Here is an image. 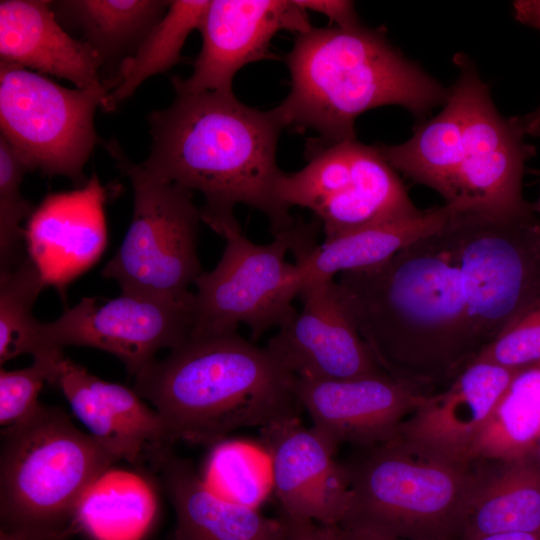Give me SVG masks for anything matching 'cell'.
Instances as JSON below:
<instances>
[{
  "label": "cell",
  "mask_w": 540,
  "mask_h": 540,
  "mask_svg": "<svg viewBox=\"0 0 540 540\" xmlns=\"http://www.w3.org/2000/svg\"><path fill=\"white\" fill-rule=\"evenodd\" d=\"M209 0H174L133 55L120 64L109 91L113 110L149 77L163 73L182 60L188 35L201 26Z\"/></svg>",
  "instance_id": "cell-26"
},
{
  "label": "cell",
  "mask_w": 540,
  "mask_h": 540,
  "mask_svg": "<svg viewBox=\"0 0 540 540\" xmlns=\"http://www.w3.org/2000/svg\"><path fill=\"white\" fill-rule=\"evenodd\" d=\"M294 390L312 427L337 448L389 440L428 395L387 373L334 380L296 377Z\"/></svg>",
  "instance_id": "cell-15"
},
{
  "label": "cell",
  "mask_w": 540,
  "mask_h": 540,
  "mask_svg": "<svg viewBox=\"0 0 540 540\" xmlns=\"http://www.w3.org/2000/svg\"><path fill=\"white\" fill-rule=\"evenodd\" d=\"M306 11H314L328 17L336 27L351 28L361 23L352 1L346 0H295Z\"/></svg>",
  "instance_id": "cell-33"
},
{
  "label": "cell",
  "mask_w": 540,
  "mask_h": 540,
  "mask_svg": "<svg viewBox=\"0 0 540 540\" xmlns=\"http://www.w3.org/2000/svg\"><path fill=\"white\" fill-rule=\"evenodd\" d=\"M307 11L295 0H213L199 31L202 48L187 79L173 87L189 92L232 93L236 73L245 65L276 56L270 45L281 30L311 29Z\"/></svg>",
  "instance_id": "cell-13"
},
{
  "label": "cell",
  "mask_w": 540,
  "mask_h": 540,
  "mask_svg": "<svg viewBox=\"0 0 540 540\" xmlns=\"http://www.w3.org/2000/svg\"><path fill=\"white\" fill-rule=\"evenodd\" d=\"M0 532L68 540L81 504L120 459L58 407L1 429Z\"/></svg>",
  "instance_id": "cell-6"
},
{
  "label": "cell",
  "mask_w": 540,
  "mask_h": 540,
  "mask_svg": "<svg viewBox=\"0 0 540 540\" xmlns=\"http://www.w3.org/2000/svg\"><path fill=\"white\" fill-rule=\"evenodd\" d=\"M341 527V526H340ZM345 540H410L374 535L359 530L341 527Z\"/></svg>",
  "instance_id": "cell-37"
},
{
  "label": "cell",
  "mask_w": 540,
  "mask_h": 540,
  "mask_svg": "<svg viewBox=\"0 0 540 540\" xmlns=\"http://www.w3.org/2000/svg\"><path fill=\"white\" fill-rule=\"evenodd\" d=\"M539 199H540V197H539Z\"/></svg>",
  "instance_id": "cell-41"
},
{
  "label": "cell",
  "mask_w": 540,
  "mask_h": 540,
  "mask_svg": "<svg viewBox=\"0 0 540 540\" xmlns=\"http://www.w3.org/2000/svg\"><path fill=\"white\" fill-rule=\"evenodd\" d=\"M302 309L265 346L299 378L334 380L386 373L349 316L335 279L312 283L298 294Z\"/></svg>",
  "instance_id": "cell-14"
},
{
  "label": "cell",
  "mask_w": 540,
  "mask_h": 540,
  "mask_svg": "<svg viewBox=\"0 0 540 540\" xmlns=\"http://www.w3.org/2000/svg\"><path fill=\"white\" fill-rule=\"evenodd\" d=\"M174 89L171 105L149 115L152 145L142 170L199 191L201 219L219 235L238 223V204L263 213L272 235L291 229L296 221L278 195L284 172L276 153L285 125L277 109L249 107L233 92Z\"/></svg>",
  "instance_id": "cell-2"
},
{
  "label": "cell",
  "mask_w": 540,
  "mask_h": 540,
  "mask_svg": "<svg viewBox=\"0 0 540 540\" xmlns=\"http://www.w3.org/2000/svg\"><path fill=\"white\" fill-rule=\"evenodd\" d=\"M302 225L296 221L267 244L252 242L239 224L222 232L226 245L219 262L194 282L191 337L233 333L243 324L253 341L297 312L292 305L299 292L295 266L286 256Z\"/></svg>",
  "instance_id": "cell-9"
},
{
  "label": "cell",
  "mask_w": 540,
  "mask_h": 540,
  "mask_svg": "<svg viewBox=\"0 0 540 540\" xmlns=\"http://www.w3.org/2000/svg\"><path fill=\"white\" fill-rule=\"evenodd\" d=\"M169 4L163 0H64L52 1V9L59 22L81 32V40L95 49L103 66L117 62L119 68Z\"/></svg>",
  "instance_id": "cell-23"
},
{
  "label": "cell",
  "mask_w": 540,
  "mask_h": 540,
  "mask_svg": "<svg viewBox=\"0 0 540 540\" xmlns=\"http://www.w3.org/2000/svg\"><path fill=\"white\" fill-rule=\"evenodd\" d=\"M193 309L192 292L179 298L122 292L101 304L85 297L56 320L42 323V338L52 350L86 346L106 351L134 377L160 349L172 350L191 336Z\"/></svg>",
  "instance_id": "cell-12"
},
{
  "label": "cell",
  "mask_w": 540,
  "mask_h": 540,
  "mask_svg": "<svg viewBox=\"0 0 540 540\" xmlns=\"http://www.w3.org/2000/svg\"><path fill=\"white\" fill-rule=\"evenodd\" d=\"M472 540H540V531L496 533L480 536Z\"/></svg>",
  "instance_id": "cell-36"
},
{
  "label": "cell",
  "mask_w": 540,
  "mask_h": 540,
  "mask_svg": "<svg viewBox=\"0 0 540 540\" xmlns=\"http://www.w3.org/2000/svg\"><path fill=\"white\" fill-rule=\"evenodd\" d=\"M30 171L25 161L0 136V274L16 268L27 256L25 229L35 207L21 193V183Z\"/></svg>",
  "instance_id": "cell-29"
},
{
  "label": "cell",
  "mask_w": 540,
  "mask_h": 540,
  "mask_svg": "<svg viewBox=\"0 0 540 540\" xmlns=\"http://www.w3.org/2000/svg\"><path fill=\"white\" fill-rule=\"evenodd\" d=\"M176 514V540H287L282 518L227 500L167 447L150 462Z\"/></svg>",
  "instance_id": "cell-21"
},
{
  "label": "cell",
  "mask_w": 540,
  "mask_h": 540,
  "mask_svg": "<svg viewBox=\"0 0 540 540\" xmlns=\"http://www.w3.org/2000/svg\"><path fill=\"white\" fill-rule=\"evenodd\" d=\"M460 68L441 112L398 145L377 146L396 170L437 191L454 209L520 211L522 176L534 147L518 118H503L476 67L457 54Z\"/></svg>",
  "instance_id": "cell-4"
},
{
  "label": "cell",
  "mask_w": 540,
  "mask_h": 540,
  "mask_svg": "<svg viewBox=\"0 0 540 540\" xmlns=\"http://www.w3.org/2000/svg\"><path fill=\"white\" fill-rule=\"evenodd\" d=\"M450 210L445 204L421 210L414 216L371 224L310 247L295 256L299 292L309 284L334 280L341 273L388 260L402 248L438 229Z\"/></svg>",
  "instance_id": "cell-22"
},
{
  "label": "cell",
  "mask_w": 540,
  "mask_h": 540,
  "mask_svg": "<svg viewBox=\"0 0 540 540\" xmlns=\"http://www.w3.org/2000/svg\"><path fill=\"white\" fill-rule=\"evenodd\" d=\"M483 479L464 521L462 540L540 531V467L529 457L503 462Z\"/></svg>",
  "instance_id": "cell-24"
},
{
  "label": "cell",
  "mask_w": 540,
  "mask_h": 540,
  "mask_svg": "<svg viewBox=\"0 0 540 540\" xmlns=\"http://www.w3.org/2000/svg\"><path fill=\"white\" fill-rule=\"evenodd\" d=\"M538 448H539V451H540V439L538 441V444H537Z\"/></svg>",
  "instance_id": "cell-40"
},
{
  "label": "cell",
  "mask_w": 540,
  "mask_h": 540,
  "mask_svg": "<svg viewBox=\"0 0 540 540\" xmlns=\"http://www.w3.org/2000/svg\"><path fill=\"white\" fill-rule=\"evenodd\" d=\"M540 439V363L519 368L494 406L471 462L529 457Z\"/></svg>",
  "instance_id": "cell-25"
},
{
  "label": "cell",
  "mask_w": 540,
  "mask_h": 540,
  "mask_svg": "<svg viewBox=\"0 0 540 540\" xmlns=\"http://www.w3.org/2000/svg\"><path fill=\"white\" fill-rule=\"evenodd\" d=\"M210 447L200 474L204 482L227 500L259 509L273 487L264 448L228 438Z\"/></svg>",
  "instance_id": "cell-28"
},
{
  "label": "cell",
  "mask_w": 540,
  "mask_h": 540,
  "mask_svg": "<svg viewBox=\"0 0 540 540\" xmlns=\"http://www.w3.org/2000/svg\"><path fill=\"white\" fill-rule=\"evenodd\" d=\"M474 359L510 369L540 363V300L504 329Z\"/></svg>",
  "instance_id": "cell-31"
},
{
  "label": "cell",
  "mask_w": 540,
  "mask_h": 540,
  "mask_svg": "<svg viewBox=\"0 0 540 540\" xmlns=\"http://www.w3.org/2000/svg\"><path fill=\"white\" fill-rule=\"evenodd\" d=\"M133 189V214L103 277L115 280L123 293L184 297L202 273L197 239L200 209L193 192L146 174L116 142L106 144Z\"/></svg>",
  "instance_id": "cell-8"
},
{
  "label": "cell",
  "mask_w": 540,
  "mask_h": 540,
  "mask_svg": "<svg viewBox=\"0 0 540 540\" xmlns=\"http://www.w3.org/2000/svg\"><path fill=\"white\" fill-rule=\"evenodd\" d=\"M307 164L283 173L278 195L288 207L309 209L329 240L347 232L421 212L377 146L355 139H308Z\"/></svg>",
  "instance_id": "cell-11"
},
{
  "label": "cell",
  "mask_w": 540,
  "mask_h": 540,
  "mask_svg": "<svg viewBox=\"0 0 540 540\" xmlns=\"http://www.w3.org/2000/svg\"><path fill=\"white\" fill-rule=\"evenodd\" d=\"M55 385L86 432L120 460L138 464L172 447L157 411L134 388L103 380L65 355Z\"/></svg>",
  "instance_id": "cell-18"
},
{
  "label": "cell",
  "mask_w": 540,
  "mask_h": 540,
  "mask_svg": "<svg viewBox=\"0 0 540 540\" xmlns=\"http://www.w3.org/2000/svg\"><path fill=\"white\" fill-rule=\"evenodd\" d=\"M441 226L378 265L335 278L379 366L417 387L455 377L481 351L476 290Z\"/></svg>",
  "instance_id": "cell-1"
},
{
  "label": "cell",
  "mask_w": 540,
  "mask_h": 540,
  "mask_svg": "<svg viewBox=\"0 0 540 540\" xmlns=\"http://www.w3.org/2000/svg\"><path fill=\"white\" fill-rule=\"evenodd\" d=\"M533 209L535 213L538 215L539 221H540V199L533 205Z\"/></svg>",
  "instance_id": "cell-38"
},
{
  "label": "cell",
  "mask_w": 540,
  "mask_h": 540,
  "mask_svg": "<svg viewBox=\"0 0 540 540\" xmlns=\"http://www.w3.org/2000/svg\"><path fill=\"white\" fill-rule=\"evenodd\" d=\"M261 431L282 514L341 525L349 510L350 490L343 465L335 459L337 447L298 418Z\"/></svg>",
  "instance_id": "cell-16"
},
{
  "label": "cell",
  "mask_w": 540,
  "mask_h": 540,
  "mask_svg": "<svg viewBox=\"0 0 540 540\" xmlns=\"http://www.w3.org/2000/svg\"><path fill=\"white\" fill-rule=\"evenodd\" d=\"M342 463L350 490L339 526L410 540H462L467 511L484 477L390 438Z\"/></svg>",
  "instance_id": "cell-7"
},
{
  "label": "cell",
  "mask_w": 540,
  "mask_h": 540,
  "mask_svg": "<svg viewBox=\"0 0 540 540\" xmlns=\"http://www.w3.org/2000/svg\"><path fill=\"white\" fill-rule=\"evenodd\" d=\"M64 354L36 358L30 366L0 369V425L2 429L30 418L40 407L39 393L45 382L55 385L57 370Z\"/></svg>",
  "instance_id": "cell-30"
},
{
  "label": "cell",
  "mask_w": 540,
  "mask_h": 540,
  "mask_svg": "<svg viewBox=\"0 0 540 540\" xmlns=\"http://www.w3.org/2000/svg\"><path fill=\"white\" fill-rule=\"evenodd\" d=\"M1 62L16 64L109 93L101 81L102 60L87 42L63 28L47 0H1Z\"/></svg>",
  "instance_id": "cell-20"
},
{
  "label": "cell",
  "mask_w": 540,
  "mask_h": 540,
  "mask_svg": "<svg viewBox=\"0 0 540 540\" xmlns=\"http://www.w3.org/2000/svg\"><path fill=\"white\" fill-rule=\"evenodd\" d=\"M285 62L291 89L275 108L285 127L313 130L325 143L355 139V120L367 110L398 105L420 117L448 96L381 31L361 24L297 34Z\"/></svg>",
  "instance_id": "cell-5"
},
{
  "label": "cell",
  "mask_w": 540,
  "mask_h": 540,
  "mask_svg": "<svg viewBox=\"0 0 540 540\" xmlns=\"http://www.w3.org/2000/svg\"><path fill=\"white\" fill-rule=\"evenodd\" d=\"M513 6L519 22L540 30V0H519Z\"/></svg>",
  "instance_id": "cell-34"
},
{
  "label": "cell",
  "mask_w": 540,
  "mask_h": 540,
  "mask_svg": "<svg viewBox=\"0 0 540 540\" xmlns=\"http://www.w3.org/2000/svg\"><path fill=\"white\" fill-rule=\"evenodd\" d=\"M525 135L540 136V105L523 117H517Z\"/></svg>",
  "instance_id": "cell-35"
},
{
  "label": "cell",
  "mask_w": 540,
  "mask_h": 540,
  "mask_svg": "<svg viewBox=\"0 0 540 540\" xmlns=\"http://www.w3.org/2000/svg\"><path fill=\"white\" fill-rule=\"evenodd\" d=\"M166 540H176L175 537L173 536V534L171 536H169Z\"/></svg>",
  "instance_id": "cell-39"
},
{
  "label": "cell",
  "mask_w": 540,
  "mask_h": 540,
  "mask_svg": "<svg viewBox=\"0 0 540 540\" xmlns=\"http://www.w3.org/2000/svg\"><path fill=\"white\" fill-rule=\"evenodd\" d=\"M287 540H345L339 525H322L311 520L281 514Z\"/></svg>",
  "instance_id": "cell-32"
},
{
  "label": "cell",
  "mask_w": 540,
  "mask_h": 540,
  "mask_svg": "<svg viewBox=\"0 0 540 540\" xmlns=\"http://www.w3.org/2000/svg\"><path fill=\"white\" fill-rule=\"evenodd\" d=\"M112 111L109 93L70 89L40 73L0 61L1 135L30 171L64 176L80 188L99 138L94 114Z\"/></svg>",
  "instance_id": "cell-10"
},
{
  "label": "cell",
  "mask_w": 540,
  "mask_h": 540,
  "mask_svg": "<svg viewBox=\"0 0 540 540\" xmlns=\"http://www.w3.org/2000/svg\"><path fill=\"white\" fill-rule=\"evenodd\" d=\"M45 285L41 270L28 255L16 268L0 274L1 365L23 354H31L33 359L63 354L45 345L42 323L32 313Z\"/></svg>",
  "instance_id": "cell-27"
},
{
  "label": "cell",
  "mask_w": 540,
  "mask_h": 540,
  "mask_svg": "<svg viewBox=\"0 0 540 540\" xmlns=\"http://www.w3.org/2000/svg\"><path fill=\"white\" fill-rule=\"evenodd\" d=\"M295 376L237 332L189 337L134 376L172 444L212 446L233 431L298 418Z\"/></svg>",
  "instance_id": "cell-3"
},
{
  "label": "cell",
  "mask_w": 540,
  "mask_h": 540,
  "mask_svg": "<svg viewBox=\"0 0 540 540\" xmlns=\"http://www.w3.org/2000/svg\"><path fill=\"white\" fill-rule=\"evenodd\" d=\"M516 370L473 359L445 391L428 394L391 438L452 462L471 464L472 449Z\"/></svg>",
  "instance_id": "cell-17"
},
{
  "label": "cell",
  "mask_w": 540,
  "mask_h": 540,
  "mask_svg": "<svg viewBox=\"0 0 540 540\" xmlns=\"http://www.w3.org/2000/svg\"><path fill=\"white\" fill-rule=\"evenodd\" d=\"M107 194L96 174L70 192L48 195L27 222V255L47 285L64 286L92 265L106 244Z\"/></svg>",
  "instance_id": "cell-19"
}]
</instances>
